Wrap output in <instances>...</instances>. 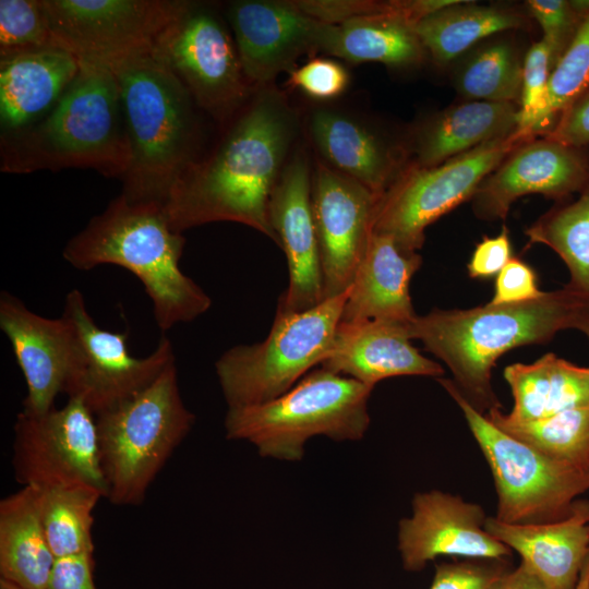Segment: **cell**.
I'll use <instances>...</instances> for the list:
<instances>
[{
    "instance_id": "1",
    "label": "cell",
    "mask_w": 589,
    "mask_h": 589,
    "mask_svg": "<svg viewBox=\"0 0 589 589\" xmlns=\"http://www.w3.org/2000/svg\"><path fill=\"white\" fill-rule=\"evenodd\" d=\"M214 151L172 188L165 213L181 232L216 221L251 227L279 245L269 223L273 190L293 152L302 121L273 84L255 87Z\"/></svg>"
},
{
    "instance_id": "2",
    "label": "cell",
    "mask_w": 589,
    "mask_h": 589,
    "mask_svg": "<svg viewBox=\"0 0 589 589\" xmlns=\"http://www.w3.org/2000/svg\"><path fill=\"white\" fill-rule=\"evenodd\" d=\"M185 238L168 221L164 204L133 202L120 194L68 241L63 259L74 268L111 264L142 283L158 327L166 332L204 314L207 293L180 268Z\"/></svg>"
},
{
    "instance_id": "3",
    "label": "cell",
    "mask_w": 589,
    "mask_h": 589,
    "mask_svg": "<svg viewBox=\"0 0 589 589\" xmlns=\"http://www.w3.org/2000/svg\"><path fill=\"white\" fill-rule=\"evenodd\" d=\"M577 301L563 287L521 303L434 309L417 315L409 324V335L448 366L457 389L484 414L501 408L491 383L496 360L514 348L546 342L570 328Z\"/></svg>"
},
{
    "instance_id": "4",
    "label": "cell",
    "mask_w": 589,
    "mask_h": 589,
    "mask_svg": "<svg viewBox=\"0 0 589 589\" xmlns=\"http://www.w3.org/2000/svg\"><path fill=\"white\" fill-rule=\"evenodd\" d=\"M1 170L92 168L123 178L131 159L120 87L104 63L80 61V71L53 109L37 123L2 136Z\"/></svg>"
},
{
    "instance_id": "5",
    "label": "cell",
    "mask_w": 589,
    "mask_h": 589,
    "mask_svg": "<svg viewBox=\"0 0 589 589\" xmlns=\"http://www.w3.org/2000/svg\"><path fill=\"white\" fill-rule=\"evenodd\" d=\"M109 67L119 83L131 153L121 194L133 202L165 204L196 161V105L151 51Z\"/></svg>"
},
{
    "instance_id": "6",
    "label": "cell",
    "mask_w": 589,
    "mask_h": 589,
    "mask_svg": "<svg viewBox=\"0 0 589 589\" xmlns=\"http://www.w3.org/2000/svg\"><path fill=\"white\" fill-rule=\"evenodd\" d=\"M372 390L323 368L310 371L272 400L228 408L226 437L250 442L262 457L299 461L311 437L361 440L370 424L368 401Z\"/></svg>"
},
{
    "instance_id": "7",
    "label": "cell",
    "mask_w": 589,
    "mask_h": 589,
    "mask_svg": "<svg viewBox=\"0 0 589 589\" xmlns=\"http://www.w3.org/2000/svg\"><path fill=\"white\" fill-rule=\"evenodd\" d=\"M194 421L180 394L175 360L136 395L97 414L106 498L118 506L142 504Z\"/></svg>"
},
{
    "instance_id": "8",
    "label": "cell",
    "mask_w": 589,
    "mask_h": 589,
    "mask_svg": "<svg viewBox=\"0 0 589 589\" xmlns=\"http://www.w3.org/2000/svg\"><path fill=\"white\" fill-rule=\"evenodd\" d=\"M349 288L306 311H276L264 340L226 350L215 370L228 408L272 400L322 364L332 350Z\"/></svg>"
},
{
    "instance_id": "9",
    "label": "cell",
    "mask_w": 589,
    "mask_h": 589,
    "mask_svg": "<svg viewBox=\"0 0 589 589\" xmlns=\"http://www.w3.org/2000/svg\"><path fill=\"white\" fill-rule=\"evenodd\" d=\"M464 413L491 469L497 508L506 524H542L569 515L589 490V469L552 459L494 425L460 394L452 380H438Z\"/></svg>"
},
{
    "instance_id": "10",
    "label": "cell",
    "mask_w": 589,
    "mask_h": 589,
    "mask_svg": "<svg viewBox=\"0 0 589 589\" xmlns=\"http://www.w3.org/2000/svg\"><path fill=\"white\" fill-rule=\"evenodd\" d=\"M527 140L530 139L515 132L434 167L407 165L380 199L373 231L390 236L407 252H418L424 243L425 229L471 200L484 178Z\"/></svg>"
},
{
    "instance_id": "11",
    "label": "cell",
    "mask_w": 589,
    "mask_h": 589,
    "mask_svg": "<svg viewBox=\"0 0 589 589\" xmlns=\"http://www.w3.org/2000/svg\"><path fill=\"white\" fill-rule=\"evenodd\" d=\"M151 53L184 85L214 119H232L251 96L235 39L206 4L187 8L156 38Z\"/></svg>"
},
{
    "instance_id": "12",
    "label": "cell",
    "mask_w": 589,
    "mask_h": 589,
    "mask_svg": "<svg viewBox=\"0 0 589 589\" xmlns=\"http://www.w3.org/2000/svg\"><path fill=\"white\" fill-rule=\"evenodd\" d=\"M189 4L181 0H41L55 47L110 65L151 51Z\"/></svg>"
},
{
    "instance_id": "13",
    "label": "cell",
    "mask_w": 589,
    "mask_h": 589,
    "mask_svg": "<svg viewBox=\"0 0 589 589\" xmlns=\"http://www.w3.org/2000/svg\"><path fill=\"white\" fill-rule=\"evenodd\" d=\"M62 315L72 324L76 337L75 357L63 393L82 401L95 417L136 395L175 360L166 336L148 356H132L128 334L99 327L77 289L67 294Z\"/></svg>"
},
{
    "instance_id": "14",
    "label": "cell",
    "mask_w": 589,
    "mask_h": 589,
    "mask_svg": "<svg viewBox=\"0 0 589 589\" xmlns=\"http://www.w3.org/2000/svg\"><path fill=\"white\" fill-rule=\"evenodd\" d=\"M12 465L23 486L88 485L107 497L96 417L79 399L40 414L22 410L14 424Z\"/></svg>"
},
{
    "instance_id": "15",
    "label": "cell",
    "mask_w": 589,
    "mask_h": 589,
    "mask_svg": "<svg viewBox=\"0 0 589 589\" xmlns=\"http://www.w3.org/2000/svg\"><path fill=\"white\" fill-rule=\"evenodd\" d=\"M358 181L317 159L311 202L322 266L324 299L348 290L364 256L380 201Z\"/></svg>"
},
{
    "instance_id": "16",
    "label": "cell",
    "mask_w": 589,
    "mask_h": 589,
    "mask_svg": "<svg viewBox=\"0 0 589 589\" xmlns=\"http://www.w3.org/2000/svg\"><path fill=\"white\" fill-rule=\"evenodd\" d=\"M227 19L240 62L253 87L273 84L299 57L325 52L334 25L301 12L292 0H238Z\"/></svg>"
},
{
    "instance_id": "17",
    "label": "cell",
    "mask_w": 589,
    "mask_h": 589,
    "mask_svg": "<svg viewBox=\"0 0 589 589\" xmlns=\"http://www.w3.org/2000/svg\"><path fill=\"white\" fill-rule=\"evenodd\" d=\"M589 181V148L548 136L515 147L476 190L472 208L484 220L505 219L512 204L527 194L558 201L578 193Z\"/></svg>"
},
{
    "instance_id": "18",
    "label": "cell",
    "mask_w": 589,
    "mask_h": 589,
    "mask_svg": "<svg viewBox=\"0 0 589 589\" xmlns=\"http://www.w3.org/2000/svg\"><path fill=\"white\" fill-rule=\"evenodd\" d=\"M309 155L297 147L269 199L268 218L288 263L289 283L276 311L302 312L324 301L318 242L314 225Z\"/></svg>"
},
{
    "instance_id": "19",
    "label": "cell",
    "mask_w": 589,
    "mask_h": 589,
    "mask_svg": "<svg viewBox=\"0 0 589 589\" xmlns=\"http://www.w3.org/2000/svg\"><path fill=\"white\" fill-rule=\"evenodd\" d=\"M412 514L398 522L402 566L418 572L438 556L506 560L512 550L490 534L483 508L440 490L417 493Z\"/></svg>"
},
{
    "instance_id": "20",
    "label": "cell",
    "mask_w": 589,
    "mask_h": 589,
    "mask_svg": "<svg viewBox=\"0 0 589 589\" xmlns=\"http://www.w3.org/2000/svg\"><path fill=\"white\" fill-rule=\"evenodd\" d=\"M0 328L10 340L25 378L23 411L40 414L52 409L56 397L63 393L75 357L72 324L63 315L49 318L36 314L19 298L2 291Z\"/></svg>"
},
{
    "instance_id": "21",
    "label": "cell",
    "mask_w": 589,
    "mask_h": 589,
    "mask_svg": "<svg viewBox=\"0 0 589 589\" xmlns=\"http://www.w3.org/2000/svg\"><path fill=\"white\" fill-rule=\"evenodd\" d=\"M304 127L320 160L380 197L408 165L405 146L390 143L364 119L345 109L314 107Z\"/></svg>"
},
{
    "instance_id": "22",
    "label": "cell",
    "mask_w": 589,
    "mask_h": 589,
    "mask_svg": "<svg viewBox=\"0 0 589 589\" xmlns=\"http://www.w3.org/2000/svg\"><path fill=\"white\" fill-rule=\"evenodd\" d=\"M409 324L386 321H340L323 369L374 388L393 376L438 377L444 369L410 342Z\"/></svg>"
},
{
    "instance_id": "23",
    "label": "cell",
    "mask_w": 589,
    "mask_h": 589,
    "mask_svg": "<svg viewBox=\"0 0 589 589\" xmlns=\"http://www.w3.org/2000/svg\"><path fill=\"white\" fill-rule=\"evenodd\" d=\"M485 530L521 557L549 589H575L589 554V502L579 500L565 518L542 524H506L488 517Z\"/></svg>"
},
{
    "instance_id": "24",
    "label": "cell",
    "mask_w": 589,
    "mask_h": 589,
    "mask_svg": "<svg viewBox=\"0 0 589 589\" xmlns=\"http://www.w3.org/2000/svg\"><path fill=\"white\" fill-rule=\"evenodd\" d=\"M80 71V61L59 47L0 58V123L3 135L21 132L46 117Z\"/></svg>"
},
{
    "instance_id": "25",
    "label": "cell",
    "mask_w": 589,
    "mask_h": 589,
    "mask_svg": "<svg viewBox=\"0 0 589 589\" xmlns=\"http://www.w3.org/2000/svg\"><path fill=\"white\" fill-rule=\"evenodd\" d=\"M421 264L418 252H407L390 236L373 231L349 288L340 321L410 324L417 317L410 280Z\"/></svg>"
},
{
    "instance_id": "26",
    "label": "cell",
    "mask_w": 589,
    "mask_h": 589,
    "mask_svg": "<svg viewBox=\"0 0 589 589\" xmlns=\"http://www.w3.org/2000/svg\"><path fill=\"white\" fill-rule=\"evenodd\" d=\"M516 103L468 100L434 113L416 128L409 166L429 168L517 131Z\"/></svg>"
},
{
    "instance_id": "27",
    "label": "cell",
    "mask_w": 589,
    "mask_h": 589,
    "mask_svg": "<svg viewBox=\"0 0 589 589\" xmlns=\"http://www.w3.org/2000/svg\"><path fill=\"white\" fill-rule=\"evenodd\" d=\"M55 556L38 506V488L25 485L0 502V578L24 589H47Z\"/></svg>"
},
{
    "instance_id": "28",
    "label": "cell",
    "mask_w": 589,
    "mask_h": 589,
    "mask_svg": "<svg viewBox=\"0 0 589 589\" xmlns=\"http://www.w3.org/2000/svg\"><path fill=\"white\" fill-rule=\"evenodd\" d=\"M503 375L514 398L512 411L505 414L512 421L589 407V366H578L552 352L529 364H509Z\"/></svg>"
},
{
    "instance_id": "29",
    "label": "cell",
    "mask_w": 589,
    "mask_h": 589,
    "mask_svg": "<svg viewBox=\"0 0 589 589\" xmlns=\"http://www.w3.org/2000/svg\"><path fill=\"white\" fill-rule=\"evenodd\" d=\"M526 22V16L512 8L458 0L419 21L414 31L425 52L436 63L446 64L479 40L522 27Z\"/></svg>"
},
{
    "instance_id": "30",
    "label": "cell",
    "mask_w": 589,
    "mask_h": 589,
    "mask_svg": "<svg viewBox=\"0 0 589 589\" xmlns=\"http://www.w3.org/2000/svg\"><path fill=\"white\" fill-rule=\"evenodd\" d=\"M325 55L401 68L421 63L425 50L414 24L394 14H372L334 25Z\"/></svg>"
},
{
    "instance_id": "31",
    "label": "cell",
    "mask_w": 589,
    "mask_h": 589,
    "mask_svg": "<svg viewBox=\"0 0 589 589\" xmlns=\"http://www.w3.org/2000/svg\"><path fill=\"white\" fill-rule=\"evenodd\" d=\"M575 200H562L530 225L528 245L544 244L566 264L569 281L565 289L589 301V181Z\"/></svg>"
},
{
    "instance_id": "32",
    "label": "cell",
    "mask_w": 589,
    "mask_h": 589,
    "mask_svg": "<svg viewBox=\"0 0 589 589\" xmlns=\"http://www.w3.org/2000/svg\"><path fill=\"white\" fill-rule=\"evenodd\" d=\"M104 494L88 485L38 488L44 531L55 556L94 553V509Z\"/></svg>"
},
{
    "instance_id": "33",
    "label": "cell",
    "mask_w": 589,
    "mask_h": 589,
    "mask_svg": "<svg viewBox=\"0 0 589 589\" xmlns=\"http://www.w3.org/2000/svg\"><path fill=\"white\" fill-rule=\"evenodd\" d=\"M485 416L503 432L537 452L557 461L589 469V407L522 422L507 419L500 408L491 409Z\"/></svg>"
},
{
    "instance_id": "34",
    "label": "cell",
    "mask_w": 589,
    "mask_h": 589,
    "mask_svg": "<svg viewBox=\"0 0 589 589\" xmlns=\"http://www.w3.org/2000/svg\"><path fill=\"white\" fill-rule=\"evenodd\" d=\"M522 63L507 41L474 51L458 69L457 92L468 100L516 103L520 98Z\"/></svg>"
},
{
    "instance_id": "35",
    "label": "cell",
    "mask_w": 589,
    "mask_h": 589,
    "mask_svg": "<svg viewBox=\"0 0 589 589\" xmlns=\"http://www.w3.org/2000/svg\"><path fill=\"white\" fill-rule=\"evenodd\" d=\"M589 86V14L554 65L539 134H548L565 108Z\"/></svg>"
},
{
    "instance_id": "36",
    "label": "cell",
    "mask_w": 589,
    "mask_h": 589,
    "mask_svg": "<svg viewBox=\"0 0 589 589\" xmlns=\"http://www.w3.org/2000/svg\"><path fill=\"white\" fill-rule=\"evenodd\" d=\"M560 57L541 39L525 56L517 133L525 139L539 134V125L546 104L549 81Z\"/></svg>"
},
{
    "instance_id": "37",
    "label": "cell",
    "mask_w": 589,
    "mask_h": 589,
    "mask_svg": "<svg viewBox=\"0 0 589 589\" xmlns=\"http://www.w3.org/2000/svg\"><path fill=\"white\" fill-rule=\"evenodd\" d=\"M53 46L41 0L0 1V56Z\"/></svg>"
},
{
    "instance_id": "38",
    "label": "cell",
    "mask_w": 589,
    "mask_h": 589,
    "mask_svg": "<svg viewBox=\"0 0 589 589\" xmlns=\"http://www.w3.org/2000/svg\"><path fill=\"white\" fill-rule=\"evenodd\" d=\"M509 572L505 560L441 563L430 589H501Z\"/></svg>"
},
{
    "instance_id": "39",
    "label": "cell",
    "mask_w": 589,
    "mask_h": 589,
    "mask_svg": "<svg viewBox=\"0 0 589 589\" xmlns=\"http://www.w3.org/2000/svg\"><path fill=\"white\" fill-rule=\"evenodd\" d=\"M348 70L330 58H312L289 72L288 84L317 101H328L345 93Z\"/></svg>"
},
{
    "instance_id": "40",
    "label": "cell",
    "mask_w": 589,
    "mask_h": 589,
    "mask_svg": "<svg viewBox=\"0 0 589 589\" xmlns=\"http://www.w3.org/2000/svg\"><path fill=\"white\" fill-rule=\"evenodd\" d=\"M526 3L530 16L543 31L542 39L561 57L584 17L566 0H528Z\"/></svg>"
},
{
    "instance_id": "41",
    "label": "cell",
    "mask_w": 589,
    "mask_h": 589,
    "mask_svg": "<svg viewBox=\"0 0 589 589\" xmlns=\"http://www.w3.org/2000/svg\"><path fill=\"white\" fill-rule=\"evenodd\" d=\"M544 294L539 289L534 269L518 257H512L495 278L493 304H512L536 300Z\"/></svg>"
},
{
    "instance_id": "42",
    "label": "cell",
    "mask_w": 589,
    "mask_h": 589,
    "mask_svg": "<svg viewBox=\"0 0 589 589\" xmlns=\"http://www.w3.org/2000/svg\"><path fill=\"white\" fill-rule=\"evenodd\" d=\"M308 16L322 23L339 25L351 19L384 14V1L371 0H292Z\"/></svg>"
},
{
    "instance_id": "43",
    "label": "cell",
    "mask_w": 589,
    "mask_h": 589,
    "mask_svg": "<svg viewBox=\"0 0 589 589\" xmlns=\"http://www.w3.org/2000/svg\"><path fill=\"white\" fill-rule=\"evenodd\" d=\"M513 257L512 243L508 229L502 227L496 237H484L474 248L467 264L468 275L471 278L488 279L502 271Z\"/></svg>"
},
{
    "instance_id": "44",
    "label": "cell",
    "mask_w": 589,
    "mask_h": 589,
    "mask_svg": "<svg viewBox=\"0 0 589 589\" xmlns=\"http://www.w3.org/2000/svg\"><path fill=\"white\" fill-rule=\"evenodd\" d=\"M574 147L589 146V86L560 115L545 135Z\"/></svg>"
},
{
    "instance_id": "45",
    "label": "cell",
    "mask_w": 589,
    "mask_h": 589,
    "mask_svg": "<svg viewBox=\"0 0 589 589\" xmlns=\"http://www.w3.org/2000/svg\"><path fill=\"white\" fill-rule=\"evenodd\" d=\"M93 554L85 552L55 558L47 589H97Z\"/></svg>"
},
{
    "instance_id": "46",
    "label": "cell",
    "mask_w": 589,
    "mask_h": 589,
    "mask_svg": "<svg viewBox=\"0 0 589 589\" xmlns=\"http://www.w3.org/2000/svg\"><path fill=\"white\" fill-rule=\"evenodd\" d=\"M501 589H549L525 565L509 572L505 577Z\"/></svg>"
},
{
    "instance_id": "47",
    "label": "cell",
    "mask_w": 589,
    "mask_h": 589,
    "mask_svg": "<svg viewBox=\"0 0 589 589\" xmlns=\"http://www.w3.org/2000/svg\"><path fill=\"white\" fill-rule=\"evenodd\" d=\"M570 328L580 330L589 339V301L578 298L573 312Z\"/></svg>"
},
{
    "instance_id": "48",
    "label": "cell",
    "mask_w": 589,
    "mask_h": 589,
    "mask_svg": "<svg viewBox=\"0 0 589 589\" xmlns=\"http://www.w3.org/2000/svg\"><path fill=\"white\" fill-rule=\"evenodd\" d=\"M575 589H589V554L585 561Z\"/></svg>"
},
{
    "instance_id": "49",
    "label": "cell",
    "mask_w": 589,
    "mask_h": 589,
    "mask_svg": "<svg viewBox=\"0 0 589 589\" xmlns=\"http://www.w3.org/2000/svg\"><path fill=\"white\" fill-rule=\"evenodd\" d=\"M0 589H24L9 580L0 578Z\"/></svg>"
}]
</instances>
